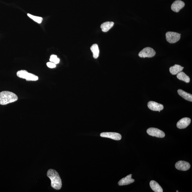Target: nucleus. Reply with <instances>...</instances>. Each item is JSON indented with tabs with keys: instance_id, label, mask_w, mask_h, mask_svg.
I'll use <instances>...</instances> for the list:
<instances>
[{
	"instance_id": "14",
	"label": "nucleus",
	"mask_w": 192,
	"mask_h": 192,
	"mask_svg": "<svg viewBox=\"0 0 192 192\" xmlns=\"http://www.w3.org/2000/svg\"><path fill=\"white\" fill-rule=\"evenodd\" d=\"M184 68L181 65H175L169 68L170 73L173 75H176L183 70Z\"/></svg>"
},
{
	"instance_id": "20",
	"label": "nucleus",
	"mask_w": 192,
	"mask_h": 192,
	"mask_svg": "<svg viewBox=\"0 0 192 192\" xmlns=\"http://www.w3.org/2000/svg\"><path fill=\"white\" fill-rule=\"evenodd\" d=\"M50 60L51 62H53L56 65L59 63L60 62V59L57 58V56L56 55H52L51 56Z\"/></svg>"
},
{
	"instance_id": "9",
	"label": "nucleus",
	"mask_w": 192,
	"mask_h": 192,
	"mask_svg": "<svg viewBox=\"0 0 192 192\" xmlns=\"http://www.w3.org/2000/svg\"><path fill=\"white\" fill-rule=\"evenodd\" d=\"M175 168L177 169L182 171H186L190 168V164L184 161H179L175 164Z\"/></svg>"
},
{
	"instance_id": "13",
	"label": "nucleus",
	"mask_w": 192,
	"mask_h": 192,
	"mask_svg": "<svg viewBox=\"0 0 192 192\" xmlns=\"http://www.w3.org/2000/svg\"><path fill=\"white\" fill-rule=\"evenodd\" d=\"M150 186L152 189L155 192H163V190L160 185L154 180H152L150 182Z\"/></svg>"
},
{
	"instance_id": "16",
	"label": "nucleus",
	"mask_w": 192,
	"mask_h": 192,
	"mask_svg": "<svg viewBox=\"0 0 192 192\" xmlns=\"http://www.w3.org/2000/svg\"><path fill=\"white\" fill-rule=\"evenodd\" d=\"M178 94L187 101H192V95L189 93L186 92L181 89H179L178 91Z\"/></svg>"
},
{
	"instance_id": "3",
	"label": "nucleus",
	"mask_w": 192,
	"mask_h": 192,
	"mask_svg": "<svg viewBox=\"0 0 192 192\" xmlns=\"http://www.w3.org/2000/svg\"><path fill=\"white\" fill-rule=\"evenodd\" d=\"M19 78L25 79L27 81H37L39 79V77L37 75L29 73L26 70H20L16 73Z\"/></svg>"
},
{
	"instance_id": "21",
	"label": "nucleus",
	"mask_w": 192,
	"mask_h": 192,
	"mask_svg": "<svg viewBox=\"0 0 192 192\" xmlns=\"http://www.w3.org/2000/svg\"><path fill=\"white\" fill-rule=\"evenodd\" d=\"M47 66L49 67V68H55L56 67V65L53 63V62H48V63H47Z\"/></svg>"
},
{
	"instance_id": "5",
	"label": "nucleus",
	"mask_w": 192,
	"mask_h": 192,
	"mask_svg": "<svg viewBox=\"0 0 192 192\" xmlns=\"http://www.w3.org/2000/svg\"><path fill=\"white\" fill-rule=\"evenodd\" d=\"M180 34L173 32H168L166 34V38L168 42L171 44L175 43L179 40Z\"/></svg>"
},
{
	"instance_id": "12",
	"label": "nucleus",
	"mask_w": 192,
	"mask_h": 192,
	"mask_svg": "<svg viewBox=\"0 0 192 192\" xmlns=\"http://www.w3.org/2000/svg\"><path fill=\"white\" fill-rule=\"evenodd\" d=\"M132 175L131 174L128 175L127 176L121 179L118 182V185L120 186H123V185H127L133 183L134 181V180L131 178Z\"/></svg>"
},
{
	"instance_id": "19",
	"label": "nucleus",
	"mask_w": 192,
	"mask_h": 192,
	"mask_svg": "<svg viewBox=\"0 0 192 192\" xmlns=\"http://www.w3.org/2000/svg\"><path fill=\"white\" fill-rule=\"evenodd\" d=\"M27 16L38 23L40 24L42 22L43 19L41 17L33 15L30 14H27Z\"/></svg>"
},
{
	"instance_id": "4",
	"label": "nucleus",
	"mask_w": 192,
	"mask_h": 192,
	"mask_svg": "<svg viewBox=\"0 0 192 192\" xmlns=\"http://www.w3.org/2000/svg\"><path fill=\"white\" fill-rule=\"evenodd\" d=\"M156 52L153 49L150 47H147L143 49L139 53V56L141 58L148 57L151 58L155 56Z\"/></svg>"
},
{
	"instance_id": "6",
	"label": "nucleus",
	"mask_w": 192,
	"mask_h": 192,
	"mask_svg": "<svg viewBox=\"0 0 192 192\" xmlns=\"http://www.w3.org/2000/svg\"><path fill=\"white\" fill-rule=\"evenodd\" d=\"M147 133L149 135L158 138H163L165 137V134L163 131L157 128H150L147 129Z\"/></svg>"
},
{
	"instance_id": "22",
	"label": "nucleus",
	"mask_w": 192,
	"mask_h": 192,
	"mask_svg": "<svg viewBox=\"0 0 192 192\" xmlns=\"http://www.w3.org/2000/svg\"><path fill=\"white\" fill-rule=\"evenodd\" d=\"M177 192H178V191H177Z\"/></svg>"
},
{
	"instance_id": "17",
	"label": "nucleus",
	"mask_w": 192,
	"mask_h": 192,
	"mask_svg": "<svg viewBox=\"0 0 192 192\" xmlns=\"http://www.w3.org/2000/svg\"><path fill=\"white\" fill-rule=\"evenodd\" d=\"M177 78L179 79L184 81L187 83H189L190 78L186 74L183 72H181L177 74Z\"/></svg>"
},
{
	"instance_id": "15",
	"label": "nucleus",
	"mask_w": 192,
	"mask_h": 192,
	"mask_svg": "<svg viewBox=\"0 0 192 192\" xmlns=\"http://www.w3.org/2000/svg\"><path fill=\"white\" fill-rule=\"evenodd\" d=\"M114 23L113 22H107L103 23L101 25V28L103 32H107L109 31L110 29L112 28L114 25Z\"/></svg>"
},
{
	"instance_id": "1",
	"label": "nucleus",
	"mask_w": 192,
	"mask_h": 192,
	"mask_svg": "<svg viewBox=\"0 0 192 192\" xmlns=\"http://www.w3.org/2000/svg\"><path fill=\"white\" fill-rule=\"evenodd\" d=\"M47 176L51 180V186L56 190H60L62 186V182L58 172L55 170L50 169L47 172Z\"/></svg>"
},
{
	"instance_id": "8",
	"label": "nucleus",
	"mask_w": 192,
	"mask_h": 192,
	"mask_svg": "<svg viewBox=\"0 0 192 192\" xmlns=\"http://www.w3.org/2000/svg\"><path fill=\"white\" fill-rule=\"evenodd\" d=\"M147 105L149 109L154 111H161L164 109L163 105L153 101H149Z\"/></svg>"
},
{
	"instance_id": "11",
	"label": "nucleus",
	"mask_w": 192,
	"mask_h": 192,
	"mask_svg": "<svg viewBox=\"0 0 192 192\" xmlns=\"http://www.w3.org/2000/svg\"><path fill=\"white\" fill-rule=\"evenodd\" d=\"M185 4L183 1L180 0L175 1L171 6V9L175 12L178 13L185 6Z\"/></svg>"
},
{
	"instance_id": "7",
	"label": "nucleus",
	"mask_w": 192,
	"mask_h": 192,
	"mask_svg": "<svg viewBox=\"0 0 192 192\" xmlns=\"http://www.w3.org/2000/svg\"><path fill=\"white\" fill-rule=\"evenodd\" d=\"M100 136L102 137L108 138L117 141L120 140L122 138L120 134L116 132H103L100 134Z\"/></svg>"
},
{
	"instance_id": "10",
	"label": "nucleus",
	"mask_w": 192,
	"mask_h": 192,
	"mask_svg": "<svg viewBox=\"0 0 192 192\" xmlns=\"http://www.w3.org/2000/svg\"><path fill=\"white\" fill-rule=\"evenodd\" d=\"M191 121V119L189 118H183L177 122V127L179 129H185L189 125Z\"/></svg>"
},
{
	"instance_id": "2",
	"label": "nucleus",
	"mask_w": 192,
	"mask_h": 192,
	"mask_svg": "<svg viewBox=\"0 0 192 192\" xmlns=\"http://www.w3.org/2000/svg\"><path fill=\"white\" fill-rule=\"evenodd\" d=\"M18 97L13 93L5 91L0 93V104L6 105L17 101Z\"/></svg>"
},
{
	"instance_id": "18",
	"label": "nucleus",
	"mask_w": 192,
	"mask_h": 192,
	"mask_svg": "<svg viewBox=\"0 0 192 192\" xmlns=\"http://www.w3.org/2000/svg\"><path fill=\"white\" fill-rule=\"evenodd\" d=\"M91 50L93 53L94 58L95 59L97 58L99 55V50L97 44H93L91 47Z\"/></svg>"
}]
</instances>
